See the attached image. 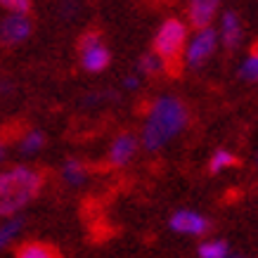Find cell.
<instances>
[{
	"instance_id": "7c38bea8",
	"label": "cell",
	"mask_w": 258,
	"mask_h": 258,
	"mask_svg": "<svg viewBox=\"0 0 258 258\" xmlns=\"http://www.w3.org/2000/svg\"><path fill=\"white\" fill-rule=\"evenodd\" d=\"M43 145H45V135L40 131H26L19 140V152L22 154H36L43 149Z\"/></svg>"
},
{
	"instance_id": "ac0fdd59",
	"label": "cell",
	"mask_w": 258,
	"mask_h": 258,
	"mask_svg": "<svg viewBox=\"0 0 258 258\" xmlns=\"http://www.w3.org/2000/svg\"><path fill=\"white\" fill-rule=\"evenodd\" d=\"M239 76L246 81H258V52H251L249 59H244L239 67Z\"/></svg>"
},
{
	"instance_id": "8fae6325",
	"label": "cell",
	"mask_w": 258,
	"mask_h": 258,
	"mask_svg": "<svg viewBox=\"0 0 258 258\" xmlns=\"http://www.w3.org/2000/svg\"><path fill=\"white\" fill-rule=\"evenodd\" d=\"M17 258H59L55 253L52 246H47V244H40V242H29L24 244L22 249L17 251Z\"/></svg>"
},
{
	"instance_id": "ba28073f",
	"label": "cell",
	"mask_w": 258,
	"mask_h": 258,
	"mask_svg": "<svg viewBox=\"0 0 258 258\" xmlns=\"http://www.w3.org/2000/svg\"><path fill=\"white\" fill-rule=\"evenodd\" d=\"M218 5H220V0H189L187 3L189 24H192L195 29H206V26L213 22Z\"/></svg>"
},
{
	"instance_id": "3957f363",
	"label": "cell",
	"mask_w": 258,
	"mask_h": 258,
	"mask_svg": "<svg viewBox=\"0 0 258 258\" xmlns=\"http://www.w3.org/2000/svg\"><path fill=\"white\" fill-rule=\"evenodd\" d=\"M185 50H187V26L175 17L166 19L154 36V52L161 57L166 74H171V76L180 74Z\"/></svg>"
},
{
	"instance_id": "6da1fadb",
	"label": "cell",
	"mask_w": 258,
	"mask_h": 258,
	"mask_svg": "<svg viewBox=\"0 0 258 258\" xmlns=\"http://www.w3.org/2000/svg\"><path fill=\"white\" fill-rule=\"evenodd\" d=\"M187 118L189 114L182 100L171 97V95L154 100L147 109L145 128H142V147L147 152L166 147L175 135L182 133V128L187 125Z\"/></svg>"
},
{
	"instance_id": "e0dca14e",
	"label": "cell",
	"mask_w": 258,
	"mask_h": 258,
	"mask_svg": "<svg viewBox=\"0 0 258 258\" xmlns=\"http://www.w3.org/2000/svg\"><path fill=\"white\" fill-rule=\"evenodd\" d=\"M19 230H22V220L19 218H10L5 225H3V230H0V244L3 246H8L12 239H15L17 235H19Z\"/></svg>"
},
{
	"instance_id": "ffe728a7",
	"label": "cell",
	"mask_w": 258,
	"mask_h": 258,
	"mask_svg": "<svg viewBox=\"0 0 258 258\" xmlns=\"http://www.w3.org/2000/svg\"><path fill=\"white\" fill-rule=\"evenodd\" d=\"M123 86L128 88V90H135V88L140 86V79H138V76H128V79L123 81Z\"/></svg>"
},
{
	"instance_id": "9a60e30c",
	"label": "cell",
	"mask_w": 258,
	"mask_h": 258,
	"mask_svg": "<svg viewBox=\"0 0 258 258\" xmlns=\"http://www.w3.org/2000/svg\"><path fill=\"white\" fill-rule=\"evenodd\" d=\"M227 256V244L225 242H204L199 246V258H225Z\"/></svg>"
},
{
	"instance_id": "277c9868",
	"label": "cell",
	"mask_w": 258,
	"mask_h": 258,
	"mask_svg": "<svg viewBox=\"0 0 258 258\" xmlns=\"http://www.w3.org/2000/svg\"><path fill=\"white\" fill-rule=\"evenodd\" d=\"M79 52H81V64L83 69L90 74L107 69L109 67V50L102 43V36L97 31H86L79 40Z\"/></svg>"
},
{
	"instance_id": "8992f818",
	"label": "cell",
	"mask_w": 258,
	"mask_h": 258,
	"mask_svg": "<svg viewBox=\"0 0 258 258\" xmlns=\"http://www.w3.org/2000/svg\"><path fill=\"white\" fill-rule=\"evenodd\" d=\"M31 36V19L26 12H10L0 24V38L3 45H19Z\"/></svg>"
},
{
	"instance_id": "5b68a950",
	"label": "cell",
	"mask_w": 258,
	"mask_h": 258,
	"mask_svg": "<svg viewBox=\"0 0 258 258\" xmlns=\"http://www.w3.org/2000/svg\"><path fill=\"white\" fill-rule=\"evenodd\" d=\"M218 45V36L211 26L206 29H199V31L187 40V50H185V62H187L189 69H199L211 59L213 50Z\"/></svg>"
},
{
	"instance_id": "5bb4252c",
	"label": "cell",
	"mask_w": 258,
	"mask_h": 258,
	"mask_svg": "<svg viewBox=\"0 0 258 258\" xmlns=\"http://www.w3.org/2000/svg\"><path fill=\"white\" fill-rule=\"evenodd\" d=\"M230 166H237L235 154H232V152H227V149H216V152H213V157H211V161H209V171L220 173V171H225V168H230Z\"/></svg>"
},
{
	"instance_id": "30bf717a",
	"label": "cell",
	"mask_w": 258,
	"mask_h": 258,
	"mask_svg": "<svg viewBox=\"0 0 258 258\" xmlns=\"http://www.w3.org/2000/svg\"><path fill=\"white\" fill-rule=\"evenodd\" d=\"M220 40L227 50H235L242 40V22H239V15L232 10H227L220 19Z\"/></svg>"
},
{
	"instance_id": "9c48e42d",
	"label": "cell",
	"mask_w": 258,
	"mask_h": 258,
	"mask_svg": "<svg viewBox=\"0 0 258 258\" xmlns=\"http://www.w3.org/2000/svg\"><path fill=\"white\" fill-rule=\"evenodd\" d=\"M135 149H138V140L131 133H121L109 147V164L114 168H123L133 159Z\"/></svg>"
},
{
	"instance_id": "4fadbf2b",
	"label": "cell",
	"mask_w": 258,
	"mask_h": 258,
	"mask_svg": "<svg viewBox=\"0 0 258 258\" xmlns=\"http://www.w3.org/2000/svg\"><path fill=\"white\" fill-rule=\"evenodd\" d=\"M62 178L69 182V185H81L83 180H86V166L76 161V159H69V161H64L62 166Z\"/></svg>"
},
{
	"instance_id": "d6986e66",
	"label": "cell",
	"mask_w": 258,
	"mask_h": 258,
	"mask_svg": "<svg viewBox=\"0 0 258 258\" xmlns=\"http://www.w3.org/2000/svg\"><path fill=\"white\" fill-rule=\"evenodd\" d=\"M0 3L10 12H29L31 10V0H0Z\"/></svg>"
},
{
	"instance_id": "2e32d148",
	"label": "cell",
	"mask_w": 258,
	"mask_h": 258,
	"mask_svg": "<svg viewBox=\"0 0 258 258\" xmlns=\"http://www.w3.org/2000/svg\"><path fill=\"white\" fill-rule=\"evenodd\" d=\"M140 71L142 74H147V76H154V74L166 71V67H164V62H161V57H159L157 52H149V55H145L140 59Z\"/></svg>"
},
{
	"instance_id": "52a82bcc",
	"label": "cell",
	"mask_w": 258,
	"mask_h": 258,
	"mask_svg": "<svg viewBox=\"0 0 258 258\" xmlns=\"http://www.w3.org/2000/svg\"><path fill=\"white\" fill-rule=\"evenodd\" d=\"M171 227L180 235H204L209 230V220L195 211H178L171 216Z\"/></svg>"
},
{
	"instance_id": "7a4b0ae2",
	"label": "cell",
	"mask_w": 258,
	"mask_h": 258,
	"mask_svg": "<svg viewBox=\"0 0 258 258\" xmlns=\"http://www.w3.org/2000/svg\"><path fill=\"white\" fill-rule=\"evenodd\" d=\"M43 173L31 166H12L0 175V213L15 216L43 189Z\"/></svg>"
},
{
	"instance_id": "44dd1931",
	"label": "cell",
	"mask_w": 258,
	"mask_h": 258,
	"mask_svg": "<svg viewBox=\"0 0 258 258\" xmlns=\"http://www.w3.org/2000/svg\"><path fill=\"white\" fill-rule=\"evenodd\" d=\"M251 52H258V43H256V45H253V47H251Z\"/></svg>"
}]
</instances>
